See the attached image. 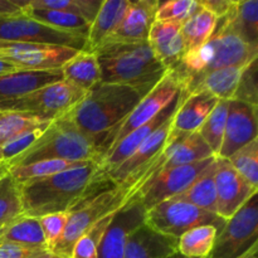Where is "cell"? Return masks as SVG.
I'll return each instance as SVG.
<instances>
[{"mask_svg":"<svg viewBox=\"0 0 258 258\" xmlns=\"http://www.w3.org/2000/svg\"><path fill=\"white\" fill-rule=\"evenodd\" d=\"M0 160H3V159H2V154H0Z\"/></svg>","mask_w":258,"mask_h":258,"instance_id":"f5cc1de1","label":"cell"},{"mask_svg":"<svg viewBox=\"0 0 258 258\" xmlns=\"http://www.w3.org/2000/svg\"><path fill=\"white\" fill-rule=\"evenodd\" d=\"M128 0H102L95 19L91 23L86 42V52L93 53L112 35L120 24Z\"/></svg>","mask_w":258,"mask_h":258,"instance_id":"484cf974","label":"cell"},{"mask_svg":"<svg viewBox=\"0 0 258 258\" xmlns=\"http://www.w3.org/2000/svg\"><path fill=\"white\" fill-rule=\"evenodd\" d=\"M244 68L246 67H228L212 71L186 83L181 92L185 95L207 92L218 100H232Z\"/></svg>","mask_w":258,"mask_h":258,"instance_id":"d4e9b609","label":"cell"},{"mask_svg":"<svg viewBox=\"0 0 258 258\" xmlns=\"http://www.w3.org/2000/svg\"><path fill=\"white\" fill-rule=\"evenodd\" d=\"M0 42L58 45L85 50L87 39L48 27L23 13L17 17L0 18Z\"/></svg>","mask_w":258,"mask_h":258,"instance_id":"8fae6325","label":"cell"},{"mask_svg":"<svg viewBox=\"0 0 258 258\" xmlns=\"http://www.w3.org/2000/svg\"><path fill=\"white\" fill-rule=\"evenodd\" d=\"M257 252H258V246H254L253 248L249 249V251L241 258H257Z\"/></svg>","mask_w":258,"mask_h":258,"instance_id":"681fc988","label":"cell"},{"mask_svg":"<svg viewBox=\"0 0 258 258\" xmlns=\"http://www.w3.org/2000/svg\"><path fill=\"white\" fill-rule=\"evenodd\" d=\"M91 161H67V160H40L28 165L14 166L10 168L9 175L14 179L15 183L32 180V179L45 178L53 174L62 173V171L71 170L78 166L86 165Z\"/></svg>","mask_w":258,"mask_h":258,"instance_id":"836d02e7","label":"cell"},{"mask_svg":"<svg viewBox=\"0 0 258 258\" xmlns=\"http://www.w3.org/2000/svg\"><path fill=\"white\" fill-rule=\"evenodd\" d=\"M214 184L217 194V216L227 221L231 218L258 189L247 183L227 159L217 158Z\"/></svg>","mask_w":258,"mask_h":258,"instance_id":"5bb4252c","label":"cell"},{"mask_svg":"<svg viewBox=\"0 0 258 258\" xmlns=\"http://www.w3.org/2000/svg\"><path fill=\"white\" fill-rule=\"evenodd\" d=\"M150 91V87L100 82L68 113L78 128L97 140L101 150L103 139L125 121Z\"/></svg>","mask_w":258,"mask_h":258,"instance_id":"7a4b0ae2","label":"cell"},{"mask_svg":"<svg viewBox=\"0 0 258 258\" xmlns=\"http://www.w3.org/2000/svg\"><path fill=\"white\" fill-rule=\"evenodd\" d=\"M229 101V100H228ZM228 101L219 100L199 130L197 131L202 140L209 146L214 156H218L223 143L224 128L228 115Z\"/></svg>","mask_w":258,"mask_h":258,"instance_id":"e575fe53","label":"cell"},{"mask_svg":"<svg viewBox=\"0 0 258 258\" xmlns=\"http://www.w3.org/2000/svg\"><path fill=\"white\" fill-rule=\"evenodd\" d=\"M257 106L241 101H228L223 143L217 158L228 159L237 150L257 139Z\"/></svg>","mask_w":258,"mask_h":258,"instance_id":"2e32d148","label":"cell"},{"mask_svg":"<svg viewBox=\"0 0 258 258\" xmlns=\"http://www.w3.org/2000/svg\"><path fill=\"white\" fill-rule=\"evenodd\" d=\"M80 50L58 45L0 42V58L19 70H60Z\"/></svg>","mask_w":258,"mask_h":258,"instance_id":"4fadbf2b","label":"cell"},{"mask_svg":"<svg viewBox=\"0 0 258 258\" xmlns=\"http://www.w3.org/2000/svg\"><path fill=\"white\" fill-rule=\"evenodd\" d=\"M178 252V239L141 226L130 234L123 258H168Z\"/></svg>","mask_w":258,"mask_h":258,"instance_id":"603a6c76","label":"cell"},{"mask_svg":"<svg viewBox=\"0 0 258 258\" xmlns=\"http://www.w3.org/2000/svg\"><path fill=\"white\" fill-rule=\"evenodd\" d=\"M201 8L196 0H169L159 2L155 20L184 23Z\"/></svg>","mask_w":258,"mask_h":258,"instance_id":"ab89813d","label":"cell"},{"mask_svg":"<svg viewBox=\"0 0 258 258\" xmlns=\"http://www.w3.org/2000/svg\"><path fill=\"white\" fill-rule=\"evenodd\" d=\"M0 242H9L28 248L47 251L39 219L32 217H22L2 229Z\"/></svg>","mask_w":258,"mask_h":258,"instance_id":"f546056e","label":"cell"},{"mask_svg":"<svg viewBox=\"0 0 258 258\" xmlns=\"http://www.w3.org/2000/svg\"><path fill=\"white\" fill-rule=\"evenodd\" d=\"M258 193L253 194L218 232L209 258H241L258 246Z\"/></svg>","mask_w":258,"mask_h":258,"instance_id":"9c48e42d","label":"cell"},{"mask_svg":"<svg viewBox=\"0 0 258 258\" xmlns=\"http://www.w3.org/2000/svg\"><path fill=\"white\" fill-rule=\"evenodd\" d=\"M145 224L158 233L178 239L199 226H213L221 231L226 221L216 213L206 212L178 199H168L146 211Z\"/></svg>","mask_w":258,"mask_h":258,"instance_id":"52a82bcc","label":"cell"},{"mask_svg":"<svg viewBox=\"0 0 258 258\" xmlns=\"http://www.w3.org/2000/svg\"><path fill=\"white\" fill-rule=\"evenodd\" d=\"M158 5V0H128L120 24L105 43L148 42L149 32L155 22Z\"/></svg>","mask_w":258,"mask_h":258,"instance_id":"d6986e66","label":"cell"},{"mask_svg":"<svg viewBox=\"0 0 258 258\" xmlns=\"http://www.w3.org/2000/svg\"><path fill=\"white\" fill-rule=\"evenodd\" d=\"M181 93V92H180ZM179 103H180V95L173 101L169 106H166L155 118L150 121V122L145 123V125L140 126L136 130L131 131L130 134L125 136L122 140L118 141L112 149L107 151L103 156V159L100 163V169L102 175L105 176L107 174H110L111 171L115 170L117 166H120L123 161L127 158H130L134 153H135L136 149L159 127V126L163 125L169 117L175 113L176 108H178ZM110 181V180H108Z\"/></svg>","mask_w":258,"mask_h":258,"instance_id":"e0dca14e","label":"cell"},{"mask_svg":"<svg viewBox=\"0 0 258 258\" xmlns=\"http://www.w3.org/2000/svg\"><path fill=\"white\" fill-rule=\"evenodd\" d=\"M216 158L217 156H212L206 160L163 171L148 181L134 197L133 201L138 199L144 208L149 211L156 204L174 198L178 194L183 193Z\"/></svg>","mask_w":258,"mask_h":258,"instance_id":"7c38bea8","label":"cell"},{"mask_svg":"<svg viewBox=\"0 0 258 258\" xmlns=\"http://www.w3.org/2000/svg\"><path fill=\"white\" fill-rule=\"evenodd\" d=\"M173 117H169L161 126H159L140 146L135 150V153L126 159L120 166L111 171L106 175V179L112 183V185L118 186L128 178L136 173L138 170L143 169L148 164H150L165 146L168 136L171 131V123H173Z\"/></svg>","mask_w":258,"mask_h":258,"instance_id":"ffe728a7","label":"cell"},{"mask_svg":"<svg viewBox=\"0 0 258 258\" xmlns=\"http://www.w3.org/2000/svg\"><path fill=\"white\" fill-rule=\"evenodd\" d=\"M127 202V189L112 186L100 191L70 212L67 226L53 251L54 256L71 258L72 249L78 239L87 233L97 222L110 214L116 213Z\"/></svg>","mask_w":258,"mask_h":258,"instance_id":"8992f818","label":"cell"},{"mask_svg":"<svg viewBox=\"0 0 258 258\" xmlns=\"http://www.w3.org/2000/svg\"><path fill=\"white\" fill-rule=\"evenodd\" d=\"M232 100L241 101L258 107V85H257V59L249 63L243 70L237 90Z\"/></svg>","mask_w":258,"mask_h":258,"instance_id":"b9f144b4","label":"cell"},{"mask_svg":"<svg viewBox=\"0 0 258 258\" xmlns=\"http://www.w3.org/2000/svg\"><path fill=\"white\" fill-rule=\"evenodd\" d=\"M258 45L243 42L233 33L216 24L212 37L193 52L184 53L174 73L181 86L207 73L228 67H247L257 59Z\"/></svg>","mask_w":258,"mask_h":258,"instance_id":"5b68a950","label":"cell"},{"mask_svg":"<svg viewBox=\"0 0 258 258\" xmlns=\"http://www.w3.org/2000/svg\"><path fill=\"white\" fill-rule=\"evenodd\" d=\"M63 80L86 93L101 82V70L95 53L80 50L60 68Z\"/></svg>","mask_w":258,"mask_h":258,"instance_id":"4316f807","label":"cell"},{"mask_svg":"<svg viewBox=\"0 0 258 258\" xmlns=\"http://www.w3.org/2000/svg\"><path fill=\"white\" fill-rule=\"evenodd\" d=\"M53 120L13 111H0V146L33 131L45 130Z\"/></svg>","mask_w":258,"mask_h":258,"instance_id":"4dcf8cb0","label":"cell"},{"mask_svg":"<svg viewBox=\"0 0 258 258\" xmlns=\"http://www.w3.org/2000/svg\"><path fill=\"white\" fill-rule=\"evenodd\" d=\"M181 90L183 86L178 76L174 73V71H168L166 75L159 81L158 85L154 86L150 92L138 103L125 121L103 139L101 144V160L105 154L118 141L122 140L127 134L155 118L166 106L170 105L180 95Z\"/></svg>","mask_w":258,"mask_h":258,"instance_id":"ba28073f","label":"cell"},{"mask_svg":"<svg viewBox=\"0 0 258 258\" xmlns=\"http://www.w3.org/2000/svg\"><path fill=\"white\" fill-rule=\"evenodd\" d=\"M108 181L96 161L18 184L24 217L40 218L53 213L71 212L96 196ZM111 183V181H110Z\"/></svg>","mask_w":258,"mask_h":258,"instance_id":"6da1fadb","label":"cell"},{"mask_svg":"<svg viewBox=\"0 0 258 258\" xmlns=\"http://www.w3.org/2000/svg\"><path fill=\"white\" fill-rule=\"evenodd\" d=\"M168 258H186V257L181 256V254L179 253V252H175V253H173V254H171V256H169Z\"/></svg>","mask_w":258,"mask_h":258,"instance_id":"816d5d0a","label":"cell"},{"mask_svg":"<svg viewBox=\"0 0 258 258\" xmlns=\"http://www.w3.org/2000/svg\"><path fill=\"white\" fill-rule=\"evenodd\" d=\"M180 22L155 20L149 32L148 43L155 57L168 71L178 66L185 53Z\"/></svg>","mask_w":258,"mask_h":258,"instance_id":"44dd1931","label":"cell"},{"mask_svg":"<svg viewBox=\"0 0 258 258\" xmlns=\"http://www.w3.org/2000/svg\"><path fill=\"white\" fill-rule=\"evenodd\" d=\"M198 2L204 9L209 10L212 14L216 15L217 19H219L223 15H226L233 0H198Z\"/></svg>","mask_w":258,"mask_h":258,"instance_id":"f6af8a7d","label":"cell"},{"mask_svg":"<svg viewBox=\"0 0 258 258\" xmlns=\"http://www.w3.org/2000/svg\"><path fill=\"white\" fill-rule=\"evenodd\" d=\"M37 258H52V253H49V252H44V253H42Z\"/></svg>","mask_w":258,"mask_h":258,"instance_id":"f907efd6","label":"cell"},{"mask_svg":"<svg viewBox=\"0 0 258 258\" xmlns=\"http://www.w3.org/2000/svg\"><path fill=\"white\" fill-rule=\"evenodd\" d=\"M24 217L19 186L10 175L0 180V231Z\"/></svg>","mask_w":258,"mask_h":258,"instance_id":"d590c367","label":"cell"},{"mask_svg":"<svg viewBox=\"0 0 258 258\" xmlns=\"http://www.w3.org/2000/svg\"><path fill=\"white\" fill-rule=\"evenodd\" d=\"M85 91L63 80L14 101L2 111L22 112L48 120H55L70 112L85 97Z\"/></svg>","mask_w":258,"mask_h":258,"instance_id":"30bf717a","label":"cell"},{"mask_svg":"<svg viewBox=\"0 0 258 258\" xmlns=\"http://www.w3.org/2000/svg\"><path fill=\"white\" fill-rule=\"evenodd\" d=\"M44 252L48 251L28 248L9 242H0V258H37Z\"/></svg>","mask_w":258,"mask_h":258,"instance_id":"ee69618b","label":"cell"},{"mask_svg":"<svg viewBox=\"0 0 258 258\" xmlns=\"http://www.w3.org/2000/svg\"><path fill=\"white\" fill-rule=\"evenodd\" d=\"M27 4L20 0H0V18L17 17L23 14V8Z\"/></svg>","mask_w":258,"mask_h":258,"instance_id":"bcb514c9","label":"cell"},{"mask_svg":"<svg viewBox=\"0 0 258 258\" xmlns=\"http://www.w3.org/2000/svg\"><path fill=\"white\" fill-rule=\"evenodd\" d=\"M218 101V98L207 92H196L190 95L181 92L180 103L174 113L171 128L186 135L197 133Z\"/></svg>","mask_w":258,"mask_h":258,"instance_id":"7402d4cb","label":"cell"},{"mask_svg":"<svg viewBox=\"0 0 258 258\" xmlns=\"http://www.w3.org/2000/svg\"><path fill=\"white\" fill-rule=\"evenodd\" d=\"M102 0H28L32 8L54 9L72 13L85 18L90 23L93 22Z\"/></svg>","mask_w":258,"mask_h":258,"instance_id":"74e56055","label":"cell"},{"mask_svg":"<svg viewBox=\"0 0 258 258\" xmlns=\"http://www.w3.org/2000/svg\"><path fill=\"white\" fill-rule=\"evenodd\" d=\"M113 216L115 213L102 218L87 233L83 234L73 247L71 258H97L98 244H100L108 224L112 221Z\"/></svg>","mask_w":258,"mask_h":258,"instance_id":"f35d334b","label":"cell"},{"mask_svg":"<svg viewBox=\"0 0 258 258\" xmlns=\"http://www.w3.org/2000/svg\"><path fill=\"white\" fill-rule=\"evenodd\" d=\"M218 234L216 227L199 226L178 238V252L186 258H209Z\"/></svg>","mask_w":258,"mask_h":258,"instance_id":"d6a6232c","label":"cell"},{"mask_svg":"<svg viewBox=\"0 0 258 258\" xmlns=\"http://www.w3.org/2000/svg\"><path fill=\"white\" fill-rule=\"evenodd\" d=\"M68 217H70V212H63V213H53L38 218L43 232V237H44L45 247H47V251L49 253L53 251L55 244L59 242V239L62 238L63 232L67 226Z\"/></svg>","mask_w":258,"mask_h":258,"instance_id":"60d3db41","label":"cell"},{"mask_svg":"<svg viewBox=\"0 0 258 258\" xmlns=\"http://www.w3.org/2000/svg\"><path fill=\"white\" fill-rule=\"evenodd\" d=\"M23 13L32 19L38 20L43 24L52 27L54 29L62 30V32L71 33V34L80 35L87 39L88 32H90L91 23L85 18L77 14H72L68 12L54 9H43V8H32L28 5V0L25 7L23 8Z\"/></svg>","mask_w":258,"mask_h":258,"instance_id":"f1b7e54d","label":"cell"},{"mask_svg":"<svg viewBox=\"0 0 258 258\" xmlns=\"http://www.w3.org/2000/svg\"><path fill=\"white\" fill-rule=\"evenodd\" d=\"M216 24V15L212 14L209 10L204 9L201 5V8L186 22H184L181 27L185 53L193 52L201 48L212 37Z\"/></svg>","mask_w":258,"mask_h":258,"instance_id":"1f68e13d","label":"cell"},{"mask_svg":"<svg viewBox=\"0 0 258 258\" xmlns=\"http://www.w3.org/2000/svg\"><path fill=\"white\" fill-rule=\"evenodd\" d=\"M60 81H63L60 70H18L0 76V111L34 91Z\"/></svg>","mask_w":258,"mask_h":258,"instance_id":"ac0fdd59","label":"cell"},{"mask_svg":"<svg viewBox=\"0 0 258 258\" xmlns=\"http://www.w3.org/2000/svg\"><path fill=\"white\" fill-rule=\"evenodd\" d=\"M217 24L248 44L258 45V0H233L226 15Z\"/></svg>","mask_w":258,"mask_h":258,"instance_id":"cb8c5ba5","label":"cell"},{"mask_svg":"<svg viewBox=\"0 0 258 258\" xmlns=\"http://www.w3.org/2000/svg\"><path fill=\"white\" fill-rule=\"evenodd\" d=\"M9 165H8L7 161L4 160H0V180H3V179L5 178V176L9 175Z\"/></svg>","mask_w":258,"mask_h":258,"instance_id":"c3c4849f","label":"cell"},{"mask_svg":"<svg viewBox=\"0 0 258 258\" xmlns=\"http://www.w3.org/2000/svg\"><path fill=\"white\" fill-rule=\"evenodd\" d=\"M227 160L247 183L258 189V139L237 150Z\"/></svg>","mask_w":258,"mask_h":258,"instance_id":"8d00e7d4","label":"cell"},{"mask_svg":"<svg viewBox=\"0 0 258 258\" xmlns=\"http://www.w3.org/2000/svg\"><path fill=\"white\" fill-rule=\"evenodd\" d=\"M217 158L202 171L201 175L183 191L171 199L186 202L206 212L217 214V194L214 184Z\"/></svg>","mask_w":258,"mask_h":258,"instance_id":"83f0119b","label":"cell"},{"mask_svg":"<svg viewBox=\"0 0 258 258\" xmlns=\"http://www.w3.org/2000/svg\"><path fill=\"white\" fill-rule=\"evenodd\" d=\"M43 131L39 130L33 131V133L29 134H24V135L18 136V138L13 139V140L8 141L7 144L0 146V154H2L3 160L9 163L13 159H15L17 156H19L20 154L24 153V151L27 150L28 148H30V146L33 145V143L39 138L40 134H42Z\"/></svg>","mask_w":258,"mask_h":258,"instance_id":"7bdbcfd3","label":"cell"},{"mask_svg":"<svg viewBox=\"0 0 258 258\" xmlns=\"http://www.w3.org/2000/svg\"><path fill=\"white\" fill-rule=\"evenodd\" d=\"M145 216L146 209L138 199L121 207L98 244L97 258H123L127 238L145 224Z\"/></svg>","mask_w":258,"mask_h":258,"instance_id":"9a60e30c","label":"cell"},{"mask_svg":"<svg viewBox=\"0 0 258 258\" xmlns=\"http://www.w3.org/2000/svg\"><path fill=\"white\" fill-rule=\"evenodd\" d=\"M93 53L103 83L153 88L168 72L148 42H107Z\"/></svg>","mask_w":258,"mask_h":258,"instance_id":"3957f363","label":"cell"},{"mask_svg":"<svg viewBox=\"0 0 258 258\" xmlns=\"http://www.w3.org/2000/svg\"><path fill=\"white\" fill-rule=\"evenodd\" d=\"M40 160L96 161L100 164V145L96 139L76 126L70 113H66L53 120L33 145L8 165L14 168Z\"/></svg>","mask_w":258,"mask_h":258,"instance_id":"277c9868","label":"cell"},{"mask_svg":"<svg viewBox=\"0 0 258 258\" xmlns=\"http://www.w3.org/2000/svg\"><path fill=\"white\" fill-rule=\"evenodd\" d=\"M18 70H19V68L15 67L14 64H12V63H9L8 60L2 59V58H0V76L7 75V73H10V72H14V71H18Z\"/></svg>","mask_w":258,"mask_h":258,"instance_id":"7dc6e473","label":"cell"}]
</instances>
